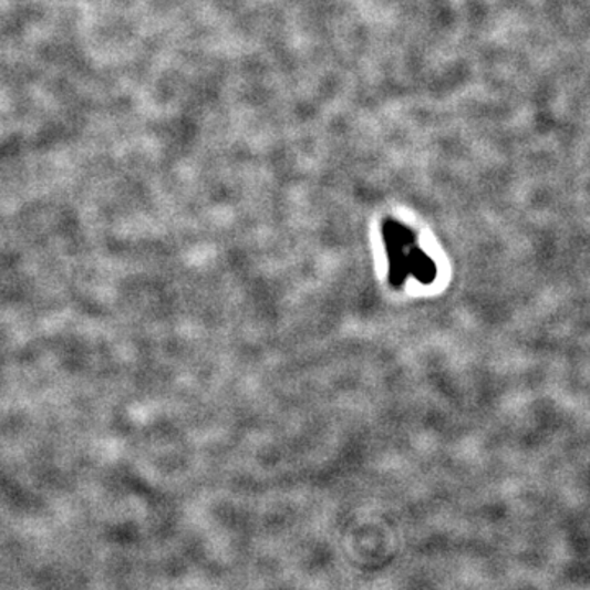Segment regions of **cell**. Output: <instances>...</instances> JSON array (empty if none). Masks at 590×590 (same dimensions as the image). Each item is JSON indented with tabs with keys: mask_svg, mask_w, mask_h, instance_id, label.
Returning <instances> with one entry per match:
<instances>
[]
</instances>
